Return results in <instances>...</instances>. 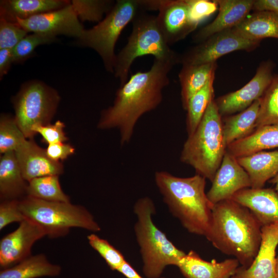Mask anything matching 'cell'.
I'll use <instances>...</instances> for the list:
<instances>
[{
    "mask_svg": "<svg viewBox=\"0 0 278 278\" xmlns=\"http://www.w3.org/2000/svg\"><path fill=\"white\" fill-rule=\"evenodd\" d=\"M175 65L154 59L148 71L131 75L117 91L113 105L102 111L98 128L118 129L121 145L128 143L140 117L162 102V91L169 83L168 74Z\"/></svg>",
    "mask_w": 278,
    "mask_h": 278,
    "instance_id": "6da1fadb",
    "label": "cell"
},
{
    "mask_svg": "<svg viewBox=\"0 0 278 278\" xmlns=\"http://www.w3.org/2000/svg\"><path fill=\"white\" fill-rule=\"evenodd\" d=\"M262 226L247 207L228 199L214 204L206 239L222 253L249 267L259 249Z\"/></svg>",
    "mask_w": 278,
    "mask_h": 278,
    "instance_id": "7a4b0ae2",
    "label": "cell"
},
{
    "mask_svg": "<svg viewBox=\"0 0 278 278\" xmlns=\"http://www.w3.org/2000/svg\"><path fill=\"white\" fill-rule=\"evenodd\" d=\"M154 180L164 202L183 227L191 233L206 237L214 206L205 192L206 179L198 174L181 178L159 171Z\"/></svg>",
    "mask_w": 278,
    "mask_h": 278,
    "instance_id": "3957f363",
    "label": "cell"
},
{
    "mask_svg": "<svg viewBox=\"0 0 278 278\" xmlns=\"http://www.w3.org/2000/svg\"><path fill=\"white\" fill-rule=\"evenodd\" d=\"M222 116L213 99L195 131L185 142L180 161L212 182L227 151Z\"/></svg>",
    "mask_w": 278,
    "mask_h": 278,
    "instance_id": "277c9868",
    "label": "cell"
},
{
    "mask_svg": "<svg viewBox=\"0 0 278 278\" xmlns=\"http://www.w3.org/2000/svg\"><path fill=\"white\" fill-rule=\"evenodd\" d=\"M137 216L134 232L140 248L144 274L148 278H160L169 265L177 266L186 253L177 248L153 223L155 213L153 201L148 197L140 198L134 205Z\"/></svg>",
    "mask_w": 278,
    "mask_h": 278,
    "instance_id": "5b68a950",
    "label": "cell"
},
{
    "mask_svg": "<svg viewBox=\"0 0 278 278\" xmlns=\"http://www.w3.org/2000/svg\"><path fill=\"white\" fill-rule=\"evenodd\" d=\"M140 10L132 21V29L126 45L116 55L114 76L120 85L127 80L131 65L140 57L180 63V55L171 49L159 27L156 16Z\"/></svg>",
    "mask_w": 278,
    "mask_h": 278,
    "instance_id": "8992f818",
    "label": "cell"
},
{
    "mask_svg": "<svg viewBox=\"0 0 278 278\" xmlns=\"http://www.w3.org/2000/svg\"><path fill=\"white\" fill-rule=\"evenodd\" d=\"M19 205L25 218L40 226L50 238L65 236L72 228L93 232L101 230L86 208L70 202L48 201L26 196L19 200Z\"/></svg>",
    "mask_w": 278,
    "mask_h": 278,
    "instance_id": "52a82bcc",
    "label": "cell"
},
{
    "mask_svg": "<svg viewBox=\"0 0 278 278\" xmlns=\"http://www.w3.org/2000/svg\"><path fill=\"white\" fill-rule=\"evenodd\" d=\"M140 10L137 0L117 1L104 19L92 28L84 30L77 39L78 43L94 49L101 57L106 70L113 73L116 42Z\"/></svg>",
    "mask_w": 278,
    "mask_h": 278,
    "instance_id": "ba28073f",
    "label": "cell"
},
{
    "mask_svg": "<svg viewBox=\"0 0 278 278\" xmlns=\"http://www.w3.org/2000/svg\"><path fill=\"white\" fill-rule=\"evenodd\" d=\"M59 96L53 89L38 81L23 85L15 98L14 120L26 138L33 137V129L49 124Z\"/></svg>",
    "mask_w": 278,
    "mask_h": 278,
    "instance_id": "9c48e42d",
    "label": "cell"
},
{
    "mask_svg": "<svg viewBox=\"0 0 278 278\" xmlns=\"http://www.w3.org/2000/svg\"><path fill=\"white\" fill-rule=\"evenodd\" d=\"M260 42L245 38L234 28L227 29L211 36L180 56V63L200 65L215 62L220 57L236 50L252 51Z\"/></svg>",
    "mask_w": 278,
    "mask_h": 278,
    "instance_id": "30bf717a",
    "label": "cell"
},
{
    "mask_svg": "<svg viewBox=\"0 0 278 278\" xmlns=\"http://www.w3.org/2000/svg\"><path fill=\"white\" fill-rule=\"evenodd\" d=\"M142 10H155L159 27L170 45L184 39L196 27L189 18L188 0H137Z\"/></svg>",
    "mask_w": 278,
    "mask_h": 278,
    "instance_id": "8fae6325",
    "label": "cell"
},
{
    "mask_svg": "<svg viewBox=\"0 0 278 278\" xmlns=\"http://www.w3.org/2000/svg\"><path fill=\"white\" fill-rule=\"evenodd\" d=\"M274 66L270 60L263 61L253 78L242 88L215 100L221 116L240 112L261 98L274 77Z\"/></svg>",
    "mask_w": 278,
    "mask_h": 278,
    "instance_id": "7c38bea8",
    "label": "cell"
},
{
    "mask_svg": "<svg viewBox=\"0 0 278 278\" xmlns=\"http://www.w3.org/2000/svg\"><path fill=\"white\" fill-rule=\"evenodd\" d=\"M15 23L28 32L46 34L55 37L65 35L78 39L85 29L71 3L57 10L26 19H18Z\"/></svg>",
    "mask_w": 278,
    "mask_h": 278,
    "instance_id": "4fadbf2b",
    "label": "cell"
},
{
    "mask_svg": "<svg viewBox=\"0 0 278 278\" xmlns=\"http://www.w3.org/2000/svg\"><path fill=\"white\" fill-rule=\"evenodd\" d=\"M46 236L36 223L25 219L13 232L0 241V266L3 269L13 266L31 255V249L38 240Z\"/></svg>",
    "mask_w": 278,
    "mask_h": 278,
    "instance_id": "5bb4252c",
    "label": "cell"
},
{
    "mask_svg": "<svg viewBox=\"0 0 278 278\" xmlns=\"http://www.w3.org/2000/svg\"><path fill=\"white\" fill-rule=\"evenodd\" d=\"M212 183L206 195L213 204L231 199L237 192L251 188L247 172L238 163L237 158L227 151Z\"/></svg>",
    "mask_w": 278,
    "mask_h": 278,
    "instance_id": "9a60e30c",
    "label": "cell"
},
{
    "mask_svg": "<svg viewBox=\"0 0 278 278\" xmlns=\"http://www.w3.org/2000/svg\"><path fill=\"white\" fill-rule=\"evenodd\" d=\"M278 223L262 227L259 249L251 265L238 267L231 278H278L276 272V249Z\"/></svg>",
    "mask_w": 278,
    "mask_h": 278,
    "instance_id": "2e32d148",
    "label": "cell"
},
{
    "mask_svg": "<svg viewBox=\"0 0 278 278\" xmlns=\"http://www.w3.org/2000/svg\"><path fill=\"white\" fill-rule=\"evenodd\" d=\"M24 179L28 182L41 177L59 176L63 171L60 162L50 159L34 142L27 139L14 151Z\"/></svg>",
    "mask_w": 278,
    "mask_h": 278,
    "instance_id": "e0dca14e",
    "label": "cell"
},
{
    "mask_svg": "<svg viewBox=\"0 0 278 278\" xmlns=\"http://www.w3.org/2000/svg\"><path fill=\"white\" fill-rule=\"evenodd\" d=\"M231 199L249 209L262 227L278 223V194L274 189L248 188Z\"/></svg>",
    "mask_w": 278,
    "mask_h": 278,
    "instance_id": "ac0fdd59",
    "label": "cell"
},
{
    "mask_svg": "<svg viewBox=\"0 0 278 278\" xmlns=\"http://www.w3.org/2000/svg\"><path fill=\"white\" fill-rule=\"evenodd\" d=\"M219 13L211 23L200 29L193 40L200 43L220 31L233 28L241 22L252 10L254 0H215Z\"/></svg>",
    "mask_w": 278,
    "mask_h": 278,
    "instance_id": "d6986e66",
    "label": "cell"
},
{
    "mask_svg": "<svg viewBox=\"0 0 278 278\" xmlns=\"http://www.w3.org/2000/svg\"><path fill=\"white\" fill-rule=\"evenodd\" d=\"M236 258L220 262L203 260L190 251L179 262L177 267L185 278H231L239 265Z\"/></svg>",
    "mask_w": 278,
    "mask_h": 278,
    "instance_id": "ffe728a7",
    "label": "cell"
},
{
    "mask_svg": "<svg viewBox=\"0 0 278 278\" xmlns=\"http://www.w3.org/2000/svg\"><path fill=\"white\" fill-rule=\"evenodd\" d=\"M250 178L251 188H264L278 173V150L260 151L237 158Z\"/></svg>",
    "mask_w": 278,
    "mask_h": 278,
    "instance_id": "44dd1931",
    "label": "cell"
},
{
    "mask_svg": "<svg viewBox=\"0 0 278 278\" xmlns=\"http://www.w3.org/2000/svg\"><path fill=\"white\" fill-rule=\"evenodd\" d=\"M23 178L14 151L0 159V196L2 201L20 200L27 196L28 184Z\"/></svg>",
    "mask_w": 278,
    "mask_h": 278,
    "instance_id": "7402d4cb",
    "label": "cell"
},
{
    "mask_svg": "<svg viewBox=\"0 0 278 278\" xmlns=\"http://www.w3.org/2000/svg\"><path fill=\"white\" fill-rule=\"evenodd\" d=\"M70 3L66 0H3L0 2V16L15 23L18 19H26L57 10Z\"/></svg>",
    "mask_w": 278,
    "mask_h": 278,
    "instance_id": "603a6c76",
    "label": "cell"
},
{
    "mask_svg": "<svg viewBox=\"0 0 278 278\" xmlns=\"http://www.w3.org/2000/svg\"><path fill=\"white\" fill-rule=\"evenodd\" d=\"M278 148V124L257 128L249 136L228 145L227 151L239 158Z\"/></svg>",
    "mask_w": 278,
    "mask_h": 278,
    "instance_id": "cb8c5ba5",
    "label": "cell"
},
{
    "mask_svg": "<svg viewBox=\"0 0 278 278\" xmlns=\"http://www.w3.org/2000/svg\"><path fill=\"white\" fill-rule=\"evenodd\" d=\"M260 104V98L238 113L222 118L223 136L227 147L255 130Z\"/></svg>",
    "mask_w": 278,
    "mask_h": 278,
    "instance_id": "d4e9b609",
    "label": "cell"
},
{
    "mask_svg": "<svg viewBox=\"0 0 278 278\" xmlns=\"http://www.w3.org/2000/svg\"><path fill=\"white\" fill-rule=\"evenodd\" d=\"M234 28L251 40L260 41L266 38L278 39V13L255 11Z\"/></svg>",
    "mask_w": 278,
    "mask_h": 278,
    "instance_id": "484cf974",
    "label": "cell"
},
{
    "mask_svg": "<svg viewBox=\"0 0 278 278\" xmlns=\"http://www.w3.org/2000/svg\"><path fill=\"white\" fill-rule=\"evenodd\" d=\"M59 265L50 263L43 254L31 255L18 264L3 269L0 278H37L56 276L61 272Z\"/></svg>",
    "mask_w": 278,
    "mask_h": 278,
    "instance_id": "4316f807",
    "label": "cell"
},
{
    "mask_svg": "<svg viewBox=\"0 0 278 278\" xmlns=\"http://www.w3.org/2000/svg\"><path fill=\"white\" fill-rule=\"evenodd\" d=\"M216 62L200 65H182L179 74L182 107L186 111L190 97L201 89L215 74Z\"/></svg>",
    "mask_w": 278,
    "mask_h": 278,
    "instance_id": "83f0119b",
    "label": "cell"
},
{
    "mask_svg": "<svg viewBox=\"0 0 278 278\" xmlns=\"http://www.w3.org/2000/svg\"><path fill=\"white\" fill-rule=\"evenodd\" d=\"M214 78L215 74L211 76L206 84L193 95L188 101L186 109V130L188 135L192 134L195 131L208 105L214 99Z\"/></svg>",
    "mask_w": 278,
    "mask_h": 278,
    "instance_id": "f1b7e54d",
    "label": "cell"
},
{
    "mask_svg": "<svg viewBox=\"0 0 278 278\" xmlns=\"http://www.w3.org/2000/svg\"><path fill=\"white\" fill-rule=\"evenodd\" d=\"M27 196L55 202H70V197L62 190L59 176L52 175L34 178L28 182Z\"/></svg>",
    "mask_w": 278,
    "mask_h": 278,
    "instance_id": "f546056e",
    "label": "cell"
},
{
    "mask_svg": "<svg viewBox=\"0 0 278 278\" xmlns=\"http://www.w3.org/2000/svg\"><path fill=\"white\" fill-rule=\"evenodd\" d=\"M275 124H278V74L260 98L256 128Z\"/></svg>",
    "mask_w": 278,
    "mask_h": 278,
    "instance_id": "4dcf8cb0",
    "label": "cell"
},
{
    "mask_svg": "<svg viewBox=\"0 0 278 278\" xmlns=\"http://www.w3.org/2000/svg\"><path fill=\"white\" fill-rule=\"evenodd\" d=\"M115 2L109 0H73L71 4L79 21L99 23L112 8Z\"/></svg>",
    "mask_w": 278,
    "mask_h": 278,
    "instance_id": "1f68e13d",
    "label": "cell"
},
{
    "mask_svg": "<svg viewBox=\"0 0 278 278\" xmlns=\"http://www.w3.org/2000/svg\"><path fill=\"white\" fill-rule=\"evenodd\" d=\"M27 138L14 118L2 116L0 121V152L15 151Z\"/></svg>",
    "mask_w": 278,
    "mask_h": 278,
    "instance_id": "d6a6232c",
    "label": "cell"
},
{
    "mask_svg": "<svg viewBox=\"0 0 278 278\" xmlns=\"http://www.w3.org/2000/svg\"><path fill=\"white\" fill-rule=\"evenodd\" d=\"M56 40V37L46 34H27L12 49L13 63L22 62L32 55L39 45L51 43Z\"/></svg>",
    "mask_w": 278,
    "mask_h": 278,
    "instance_id": "836d02e7",
    "label": "cell"
},
{
    "mask_svg": "<svg viewBox=\"0 0 278 278\" xmlns=\"http://www.w3.org/2000/svg\"><path fill=\"white\" fill-rule=\"evenodd\" d=\"M87 239L91 247L99 254L112 270L117 271L126 261L123 254L107 240L95 234L88 235Z\"/></svg>",
    "mask_w": 278,
    "mask_h": 278,
    "instance_id": "e575fe53",
    "label": "cell"
},
{
    "mask_svg": "<svg viewBox=\"0 0 278 278\" xmlns=\"http://www.w3.org/2000/svg\"><path fill=\"white\" fill-rule=\"evenodd\" d=\"M27 33L16 23L0 18V49H13Z\"/></svg>",
    "mask_w": 278,
    "mask_h": 278,
    "instance_id": "d590c367",
    "label": "cell"
},
{
    "mask_svg": "<svg viewBox=\"0 0 278 278\" xmlns=\"http://www.w3.org/2000/svg\"><path fill=\"white\" fill-rule=\"evenodd\" d=\"M189 18L197 28L202 21L211 15L218 9L215 0H188Z\"/></svg>",
    "mask_w": 278,
    "mask_h": 278,
    "instance_id": "8d00e7d4",
    "label": "cell"
},
{
    "mask_svg": "<svg viewBox=\"0 0 278 278\" xmlns=\"http://www.w3.org/2000/svg\"><path fill=\"white\" fill-rule=\"evenodd\" d=\"M21 212L19 200H6L0 204V230L13 222L19 223L25 219Z\"/></svg>",
    "mask_w": 278,
    "mask_h": 278,
    "instance_id": "74e56055",
    "label": "cell"
},
{
    "mask_svg": "<svg viewBox=\"0 0 278 278\" xmlns=\"http://www.w3.org/2000/svg\"><path fill=\"white\" fill-rule=\"evenodd\" d=\"M64 127L63 123L57 120L52 125H38L33 129V132L34 134H40L43 141L48 145L63 143L67 140L64 131Z\"/></svg>",
    "mask_w": 278,
    "mask_h": 278,
    "instance_id": "f35d334b",
    "label": "cell"
},
{
    "mask_svg": "<svg viewBox=\"0 0 278 278\" xmlns=\"http://www.w3.org/2000/svg\"><path fill=\"white\" fill-rule=\"evenodd\" d=\"M48 157L55 162L63 160L74 153L75 149L68 144L58 143L48 145L45 149Z\"/></svg>",
    "mask_w": 278,
    "mask_h": 278,
    "instance_id": "ab89813d",
    "label": "cell"
},
{
    "mask_svg": "<svg viewBox=\"0 0 278 278\" xmlns=\"http://www.w3.org/2000/svg\"><path fill=\"white\" fill-rule=\"evenodd\" d=\"M12 63H13L12 49H0L1 79L7 74Z\"/></svg>",
    "mask_w": 278,
    "mask_h": 278,
    "instance_id": "60d3db41",
    "label": "cell"
},
{
    "mask_svg": "<svg viewBox=\"0 0 278 278\" xmlns=\"http://www.w3.org/2000/svg\"><path fill=\"white\" fill-rule=\"evenodd\" d=\"M252 10L278 13V0H254Z\"/></svg>",
    "mask_w": 278,
    "mask_h": 278,
    "instance_id": "b9f144b4",
    "label": "cell"
},
{
    "mask_svg": "<svg viewBox=\"0 0 278 278\" xmlns=\"http://www.w3.org/2000/svg\"><path fill=\"white\" fill-rule=\"evenodd\" d=\"M127 278H143L126 260L117 270Z\"/></svg>",
    "mask_w": 278,
    "mask_h": 278,
    "instance_id": "7bdbcfd3",
    "label": "cell"
},
{
    "mask_svg": "<svg viewBox=\"0 0 278 278\" xmlns=\"http://www.w3.org/2000/svg\"><path fill=\"white\" fill-rule=\"evenodd\" d=\"M269 182L274 185V190L278 194V173Z\"/></svg>",
    "mask_w": 278,
    "mask_h": 278,
    "instance_id": "ee69618b",
    "label": "cell"
},
{
    "mask_svg": "<svg viewBox=\"0 0 278 278\" xmlns=\"http://www.w3.org/2000/svg\"><path fill=\"white\" fill-rule=\"evenodd\" d=\"M276 272L278 277V256L276 258Z\"/></svg>",
    "mask_w": 278,
    "mask_h": 278,
    "instance_id": "f6af8a7d",
    "label": "cell"
},
{
    "mask_svg": "<svg viewBox=\"0 0 278 278\" xmlns=\"http://www.w3.org/2000/svg\"><path fill=\"white\" fill-rule=\"evenodd\" d=\"M160 278H164V277H160Z\"/></svg>",
    "mask_w": 278,
    "mask_h": 278,
    "instance_id": "bcb514c9",
    "label": "cell"
}]
</instances>
